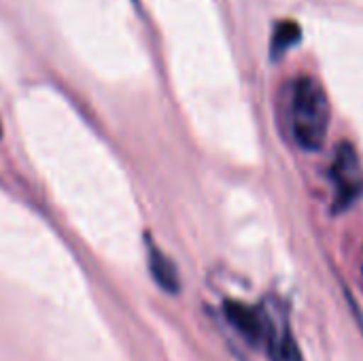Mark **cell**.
I'll return each instance as SVG.
<instances>
[{"label":"cell","mask_w":363,"mask_h":361,"mask_svg":"<svg viewBox=\"0 0 363 361\" xmlns=\"http://www.w3.org/2000/svg\"><path fill=\"white\" fill-rule=\"evenodd\" d=\"M302 40V28L294 19H283L274 26L272 38H270V55L272 60L283 57L291 47H296Z\"/></svg>","instance_id":"cell-6"},{"label":"cell","mask_w":363,"mask_h":361,"mask_svg":"<svg viewBox=\"0 0 363 361\" xmlns=\"http://www.w3.org/2000/svg\"><path fill=\"white\" fill-rule=\"evenodd\" d=\"M362 274H363V272H362Z\"/></svg>","instance_id":"cell-8"},{"label":"cell","mask_w":363,"mask_h":361,"mask_svg":"<svg viewBox=\"0 0 363 361\" xmlns=\"http://www.w3.org/2000/svg\"><path fill=\"white\" fill-rule=\"evenodd\" d=\"M330 177L334 181V202L332 213H345L349 211L363 196V166L357 149L342 140L336 145L334 160L330 166Z\"/></svg>","instance_id":"cell-2"},{"label":"cell","mask_w":363,"mask_h":361,"mask_svg":"<svg viewBox=\"0 0 363 361\" xmlns=\"http://www.w3.org/2000/svg\"><path fill=\"white\" fill-rule=\"evenodd\" d=\"M332 109L323 87L311 79L300 77L289 85V126L294 140L304 151H319L325 145Z\"/></svg>","instance_id":"cell-1"},{"label":"cell","mask_w":363,"mask_h":361,"mask_svg":"<svg viewBox=\"0 0 363 361\" xmlns=\"http://www.w3.org/2000/svg\"><path fill=\"white\" fill-rule=\"evenodd\" d=\"M149 270H151V277L155 279V283L170 291V294H177L181 283H179V272H177V266L155 247L149 243Z\"/></svg>","instance_id":"cell-5"},{"label":"cell","mask_w":363,"mask_h":361,"mask_svg":"<svg viewBox=\"0 0 363 361\" xmlns=\"http://www.w3.org/2000/svg\"><path fill=\"white\" fill-rule=\"evenodd\" d=\"M223 315L225 321L230 323V328L253 349L266 347L274 317L268 315V311L259 304V306H251V304H242L236 300H228L223 304Z\"/></svg>","instance_id":"cell-3"},{"label":"cell","mask_w":363,"mask_h":361,"mask_svg":"<svg viewBox=\"0 0 363 361\" xmlns=\"http://www.w3.org/2000/svg\"><path fill=\"white\" fill-rule=\"evenodd\" d=\"M266 351L270 361H304V355L300 351L298 340L291 334V328L285 319H277L272 323L268 343H266Z\"/></svg>","instance_id":"cell-4"},{"label":"cell","mask_w":363,"mask_h":361,"mask_svg":"<svg viewBox=\"0 0 363 361\" xmlns=\"http://www.w3.org/2000/svg\"><path fill=\"white\" fill-rule=\"evenodd\" d=\"M0 138H2V123H0Z\"/></svg>","instance_id":"cell-7"}]
</instances>
